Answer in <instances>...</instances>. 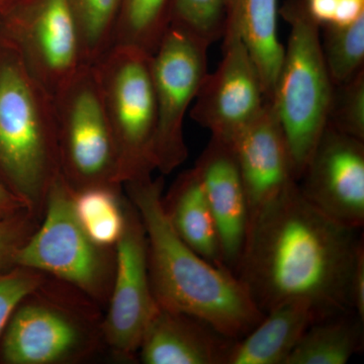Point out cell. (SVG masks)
<instances>
[{
    "label": "cell",
    "mask_w": 364,
    "mask_h": 364,
    "mask_svg": "<svg viewBox=\"0 0 364 364\" xmlns=\"http://www.w3.org/2000/svg\"><path fill=\"white\" fill-rule=\"evenodd\" d=\"M228 0H174L171 25L207 43L222 39Z\"/></svg>",
    "instance_id": "d4e9b609"
},
{
    "label": "cell",
    "mask_w": 364,
    "mask_h": 364,
    "mask_svg": "<svg viewBox=\"0 0 364 364\" xmlns=\"http://www.w3.org/2000/svg\"><path fill=\"white\" fill-rule=\"evenodd\" d=\"M53 104L60 173L72 191L123 188L95 66L83 64L53 97Z\"/></svg>",
    "instance_id": "8992f818"
},
{
    "label": "cell",
    "mask_w": 364,
    "mask_h": 364,
    "mask_svg": "<svg viewBox=\"0 0 364 364\" xmlns=\"http://www.w3.org/2000/svg\"><path fill=\"white\" fill-rule=\"evenodd\" d=\"M174 0H121L112 46L153 55L171 25Z\"/></svg>",
    "instance_id": "44dd1931"
},
{
    "label": "cell",
    "mask_w": 364,
    "mask_h": 364,
    "mask_svg": "<svg viewBox=\"0 0 364 364\" xmlns=\"http://www.w3.org/2000/svg\"><path fill=\"white\" fill-rule=\"evenodd\" d=\"M364 320L347 312L316 321L284 364H345L363 350Z\"/></svg>",
    "instance_id": "ffe728a7"
},
{
    "label": "cell",
    "mask_w": 364,
    "mask_h": 364,
    "mask_svg": "<svg viewBox=\"0 0 364 364\" xmlns=\"http://www.w3.org/2000/svg\"><path fill=\"white\" fill-rule=\"evenodd\" d=\"M327 318L305 301L273 309L248 334L235 340L226 364H284L306 330Z\"/></svg>",
    "instance_id": "e0dca14e"
},
{
    "label": "cell",
    "mask_w": 364,
    "mask_h": 364,
    "mask_svg": "<svg viewBox=\"0 0 364 364\" xmlns=\"http://www.w3.org/2000/svg\"><path fill=\"white\" fill-rule=\"evenodd\" d=\"M327 124L364 141V69L349 80L334 85Z\"/></svg>",
    "instance_id": "484cf974"
},
{
    "label": "cell",
    "mask_w": 364,
    "mask_h": 364,
    "mask_svg": "<svg viewBox=\"0 0 364 364\" xmlns=\"http://www.w3.org/2000/svg\"><path fill=\"white\" fill-rule=\"evenodd\" d=\"M74 208L91 240L114 248L123 235L126 214L123 188H88L74 193Z\"/></svg>",
    "instance_id": "7402d4cb"
},
{
    "label": "cell",
    "mask_w": 364,
    "mask_h": 364,
    "mask_svg": "<svg viewBox=\"0 0 364 364\" xmlns=\"http://www.w3.org/2000/svg\"><path fill=\"white\" fill-rule=\"evenodd\" d=\"M207 43L170 26L152 55L153 85L156 102L155 169L168 176L186 161L184 119L208 74Z\"/></svg>",
    "instance_id": "ba28073f"
},
{
    "label": "cell",
    "mask_w": 364,
    "mask_h": 364,
    "mask_svg": "<svg viewBox=\"0 0 364 364\" xmlns=\"http://www.w3.org/2000/svg\"><path fill=\"white\" fill-rule=\"evenodd\" d=\"M43 210L42 224L16 251L13 264L53 275L95 301L109 298L114 248L91 240L76 215L74 191L60 172L48 189Z\"/></svg>",
    "instance_id": "5b68a950"
},
{
    "label": "cell",
    "mask_w": 364,
    "mask_h": 364,
    "mask_svg": "<svg viewBox=\"0 0 364 364\" xmlns=\"http://www.w3.org/2000/svg\"><path fill=\"white\" fill-rule=\"evenodd\" d=\"M304 198L345 227L364 225V141L327 124L298 181Z\"/></svg>",
    "instance_id": "7c38bea8"
},
{
    "label": "cell",
    "mask_w": 364,
    "mask_h": 364,
    "mask_svg": "<svg viewBox=\"0 0 364 364\" xmlns=\"http://www.w3.org/2000/svg\"><path fill=\"white\" fill-rule=\"evenodd\" d=\"M37 215L23 210L20 214L0 220V268L13 263L16 251L35 231Z\"/></svg>",
    "instance_id": "f1b7e54d"
},
{
    "label": "cell",
    "mask_w": 364,
    "mask_h": 364,
    "mask_svg": "<svg viewBox=\"0 0 364 364\" xmlns=\"http://www.w3.org/2000/svg\"><path fill=\"white\" fill-rule=\"evenodd\" d=\"M279 14L291 26L272 102L291 153L296 181L327 126L333 83L321 44V26L306 0H286Z\"/></svg>",
    "instance_id": "277c9868"
},
{
    "label": "cell",
    "mask_w": 364,
    "mask_h": 364,
    "mask_svg": "<svg viewBox=\"0 0 364 364\" xmlns=\"http://www.w3.org/2000/svg\"><path fill=\"white\" fill-rule=\"evenodd\" d=\"M77 26L83 64L95 65L112 45L121 0H67Z\"/></svg>",
    "instance_id": "603a6c76"
},
{
    "label": "cell",
    "mask_w": 364,
    "mask_h": 364,
    "mask_svg": "<svg viewBox=\"0 0 364 364\" xmlns=\"http://www.w3.org/2000/svg\"><path fill=\"white\" fill-rule=\"evenodd\" d=\"M309 13L318 26H344L364 16V0H306Z\"/></svg>",
    "instance_id": "83f0119b"
},
{
    "label": "cell",
    "mask_w": 364,
    "mask_h": 364,
    "mask_svg": "<svg viewBox=\"0 0 364 364\" xmlns=\"http://www.w3.org/2000/svg\"><path fill=\"white\" fill-rule=\"evenodd\" d=\"M321 28L326 65L334 85H341L364 69V16L349 25Z\"/></svg>",
    "instance_id": "cb8c5ba5"
},
{
    "label": "cell",
    "mask_w": 364,
    "mask_h": 364,
    "mask_svg": "<svg viewBox=\"0 0 364 364\" xmlns=\"http://www.w3.org/2000/svg\"><path fill=\"white\" fill-rule=\"evenodd\" d=\"M234 341L200 318L159 306L136 353L146 364H226Z\"/></svg>",
    "instance_id": "2e32d148"
},
{
    "label": "cell",
    "mask_w": 364,
    "mask_h": 364,
    "mask_svg": "<svg viewBox=\"0 0 364 364\" xmlns=\"http://www.w3.org/2000/svg\"><path fill=\"white\" fill-rule=\"evenodd\" d=\"M93 66L117 145L122 183L152 176L157 124L152 55L112 46Z\"/></svg>",
    "instance_id": "52a82bcc"
},
{
    "label": "cell",
    "mask_w": 364,
    "mask_h": 364,
    "mask_svg": "<svg viewBox=\"0 0 364 364\" xmlns=\"http://www.w3.org/2000/svg\"><path fill=\"white\" fill-rule=\"evenodd\" d=\"M277 0H228L225 32L239 36L257 67L267 100H272L284 47L277 38ZM224 32V33H225Z\"/></svg>",
    "instance_id": "d6986e66"
},
{
    "label": "cell",
    "mask_w": 364,
    "mask_h": 364,
    "mask_svg": "<svg viewBox=\"0 0 364 364\" xmlns=\"http://www.w3.org/2000/svg\"><path fill=\"white\" fill-rule=\"evenodd\" d=\"M163 188L162 176L123 184L145 229L158 306L200 318L229 338H242L264 315L233 272L208 262L179 238L163 208Z\"/></svg>",
    "instance_id": "7a4b0ae2"
},
{
    "label": "cell",
    "mask_w": 364,
    "mask_h": 364,
    "mask_svg": "<svg viewBox=\"0 0 364 364\" xmlns=\"http://www.w3.org/2000/svg\"><path fill=\"white\" fill-rule=\"evenodd\" d=\"M124 214L123 235L114 246V282L102 335L112 350L132 358L159 306L151 287L145 229L126 196Z\"/></svg>",
    "instance_id": "30bf717a"
},
{
    "label": "cell",
    "mask_w": 364,
    "mask_h": 364,
    "mask_svg": "<svg viewBox=\"0 0 364 364\" xmlns=\"http://www.w3.org/2000/svg\"><path fill=\"white\" fill-rule=\"evenodd\" d=\"M23 210H30V208L0 181V220L13 217Z\"/></svg>",
    "instance_id": "4dcf8cb0"
},
{
    "label": "cell",
    "mask_w": 364,
    "mask_h": 364,
    "mask_svg": "<svg viewBox=\"0 0 364 364\" xmlns=\"http://www.w3.org/2000/svg\"><path fill=\"white\" fill-rule=\"evenodd\" d=\"M2 38V28H1V20H0V40Z\"/></svg>",
    "instance_id": "d6a6232c"
},
{
    "label": "cell",
    "mask_w": 364,
    "mask_h": 364,
    "mask_svg": "<svg viewBox=\"0 0 364 364\" xmlns=\"http://www.w3.org/2000/svg\"><path fill=\"white\" fill-rule=\"evenodd\" d=\"M44 273L16 267L0 273V335L23 299L45 284Z\"/></svg>",
    "instance_id": "4316f807"
},
{
    "label": "cell",
    "mask_w": 364,
    "mask_h": 364,
    "mask_svg": "<svg viewBox=\"0 0 364 364\" xmlns=\"http://www.w3.org/2000/svg\"><path fill=\"white\" fill-rule=\"evenodd\" d=\"M0 20L2 38L52 97L83 65L77 26L67 0H23Z\"/></svg>",
    "instance_id": "9c48e42d"
},
{
    "label": "cell",
    "mask_w": 364,
    "mask_h": 364,
    "mask_svg": "<svg viewBox=\"0 0 364 364\" xmlns=\"http://www.w3.org/2000/svg\"><path fill=\"white\" fill-rule=\"evenodd\" d=\"M230 144L247 198L248 239L260 218L298 181L284 130L269 100Z\"/></svg>",
    "instance_id": "5bb4252c"
},
{
    "label": "cell",
    "mask_w": 364,
    "mask_h": 364,
    "mask_svg": "<svg viewBox=\"0 0 364 364\" xmlns=\"http://www.w3.org/2000/svg\"><path fill=\"white\" fill-rule=\"evenodd\" d=\"M222 39L221 63L203 78L191 117L214 138L231 143L258 117L267 97L257 67L239 36L226 31Z\"/></svg>",
    "instance_id": "8fae6325"
},
{
    "label": "cell",
    "mask_w": 364,
    "mask_h": 364,
    "mask_svg": "<svg viewBox=\"0 0 364 364\" xmlns=\"http://www.w3.org/2000/svg\"><path fill=\"white\" fill-rule=\"evenodd\" d=\"M162 205L170 225L186 245L208 262L227 268L214 215L195 167L177 176L163 195Z\"/></svg>",
    "instance_id": "ac0fdd59"
},
{
    "label": "cell",
    "mask_w": 364,
    "mask_h": 364,
    "mask_svg": "<svg viewBox=\"0 0 364 364\" xmlns=\"http://www.w3.org/2000/svg\"><path fill=\"white\" fill-rule=\"evenodd\" d=\"M60 172L53 97L0 40V181L40 215Z\"/></svg>",
    "instance_id": "3957f363"
},
{
    "label": "cell",
    "mask_w": 364,
    "mask_h": 364,
    "mask_svg": "<svg viewBox=\"0 0 364 364\" xmlns=\"http://www.w3.org/2000/svg\"><path fill=\"white\" fill-rule=\"evenodd\" d=\"M363 240L361 230L313 208L296 183L256 223L235 275L264 316L291 301L325 317L352 312L349 282Z\"/></svg>",
    "instance_id": "6da1fadb"
},
{
    "label": "cell",
    "mask_w": 364,
    "mask_h": 364,
    "mask_svg": "<svg viewBox=\"0 0 364 364\" xmlns=\"http://www.w3.org/2000/svg\"><path fill=\"white\" fill-rule=\"evenodd\" d=\"M195 168L214 215L225 265L235 274L247 241L248 208L231 144L212 136Z\"/></svg>",
    "instance_id": "9a60e30c"
},
{
    "label": "cell",
    "mask_w": 364,
    "mask_h": 364,
    "mask_svg": "<svg viewBox=\"0 0 364 364\" xmlns=\"http://www.w3.org/2000/svg\"><path fill=\"white\" fill-rule=\"evenodd\" d=\"M349 294L352 310L364 320V241L359 244L352 268Z\"/></svg>",
    "instance_id": "f546056e"
},
{
    "label": "cell",
    "mask_w": 364,
    "mask_h": 364,
    "mask_svg": "<svg viewBox=\"0 0 364 364\" xmlns=\"http://www.w3.org/2000/svg\"><path fill=\"white\" fill-rule=\"evenodd\" d=\"M95 331L70 309L43 298L39 289L21 301L4 333L2 355L9 364H61L92 350Z\"/></svg>",
    "instance_id": "4fadbf2b"
},
{
    "label": "cell",
    "mask_w": 364,
    "mask_h": 364,
    "mask_svg": "<svg viewBox=\"0 0 364 364\" xmlns=\"http://www.w3.org/2000/svg\"><path fill=\"white\" fill-rule=\"evenodd\" d=\"M23 1V0H0V16L11 11V9Z\"/></svg>",
    "instance_id": "1f68e13d"
}]
</instances>
